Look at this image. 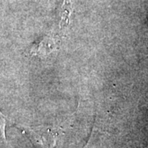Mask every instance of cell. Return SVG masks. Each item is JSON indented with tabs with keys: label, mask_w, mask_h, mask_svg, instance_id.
I'll return each instance as SVG.
<instances>
[{
	"label": "cell",
	"mask_w": 148,
	"mask_h": 148,
	"mask_svg": "<svg viewBox=\"0 0 148 148\" xmlns=\"http://www.w3.org/2000/svg\"><path fill=\"white\" fill-rule=\"evenodd\" d=\"M73 0H64L60 12V27H67L69 24V16L72 10Z\"/></svg>",
	"instance_id": "obj_1"
},
{
	"label": "cell",
	"mask_w": 148,
	"mask_h": 148,
	"mask_svg": "<svg viewBox=\"0 0 148 148\" xmlns=\"http://www.w3.org/2000/svg\"><path fill=\"white\" fill-rule=\"evenodd\" d=\"M6 124H7V118L0 111V145H6L7 139H6Z\"/></svg>",
	"instance_id": "obj_2"
}]
</instances>
